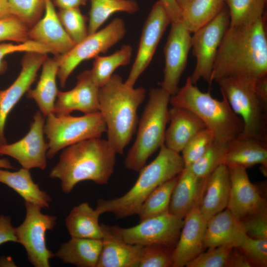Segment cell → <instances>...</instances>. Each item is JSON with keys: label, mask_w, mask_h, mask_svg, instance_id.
Segmentation results:
<instances>
[{"label": "cell", "mask_w": 267, "mask_h": 267, "mask_svg": "<svg viewBox=\"0 0 267 267\" xmlns=\"http://www.w3.org/2000/svg\"><path fill=\"white\" fill-rule=\"evenodd\" d=\"M6 0L7 1V0Z\"/></svg>", "instance_id": "obj_54"}, {"label": "cell", "mask_w": 267, "mask_h": 267, "mask_svg": "<svg viewBox=\"0 0 267 267\" xmlns=\"http://www.w3.org/2000/svg\"><path fill=\"white\" fill-rule=\"evenodd\" d=\"M190 0H176L178 5L180 9V10H181V9L183 7H184Z\"/></svg>", "instance_id": "obj_53"}, {"label": "cell", "mask_w": 267, "mask_h": 267, "mask_svg": "<svg viewBox=\"0 0 267 267\" xmlns=\"http://www.w3.org/2000/svg\"><path fill=\"white\" fill-rule=\"evenodd\" d=\"M225 164L246 169L260 164L265 174L267 168V141L240 137L230 140L227 142Z\"/></svg>", "instance_id": "obj_26"}, {"label": "cell", "mask_w": 267, "mask_h": 267, "mask_svg": "<svg viewBox=\"0 0 267 267\" xmlns=\"http://www.w3.org/2000/svg\"><path fill=\"white\" fill-rule=\"evenodd\" d=\"M15 267V264L10 257H1L0 258V267Z\"/></svg>", "instance_id": "obj_51"}, {"label": "cell", "mask_w": 267, "mask_h": 267, "mask_svg": "<svg viewBox=\"0 0 267 267\" xmlns=\"http://www.w3.org/2000/svg\"><path fill=\"white\" fill-rule=\"evenodd\" d=\"M267 0H224L231 26L249 24L265 14Z\"/></svg>", "instance_id": "obj_35"}, {"label": "cell", "mask_w": 267, "mask_h": 267, "mask_svg": "<svg viewBox=\"0 0 267 267\" xmlns=\"http://www.w3.org/2000/svg\"><path fill=\"white\" fill-rule=\"evenodd\" d=\"M216 82L222 95L243 121L238 137L267 141V101L257 93L256 82L236 77L223 78Z\"/></svg>", "instance_id": "obj_7"}, {"label": "cell", "mask_w": 267, "mask_h": 267, "mask_svg": "<svg viewBox=\"0 0 267 267\" xmlns=\"http://www.w3.org/2000/svg\"><path fill=\"white\" fill-rule=\"evenodd\" d=\"M101 247V239L71 237L61 244L55 256L78 267H96Z\"/></svg>", "instance_id": "obj_28"}, {"label": "cell", "mask_w": 267, "mask_h": 267, "mask_svg": "<svg viewBox=\"0 0 267 267\" xmlns=\"http://www.w3.org/2000/svg\"><path fill=\"white\" fill-rule=\"evenodd\" d=\"M44 13L29 28V39L53 50L54 55H62L76 44L68 35L59 19L52 0H45Z\"/></svg>", "instance_id": "obj_20"}, {"label": "cell", "mask_w": 267, "mask_h": 267, "mask_svg": "<svg viewBox=\"0 0 267 267\" xmlns=\"http://www.w3.org/2000/svg\"><path fill=\"white\" fill-rule=\"evenodd\" d=\"M146 93L143 87L127 86L117 74L99 88V112L106 124L107 140L117 154H123L132 139L138 122V109Z\"/></svg>", "instance_id": "obj_3"}, {"label": "cell", "mask_w": 267, "mask_h": 267, "mask_svg": "<svg viewBox=\"0 0 267 267\" xmlns=\"http://www.w3.org/2000/svg\"><path fill=\"white\" fill-rule=\"evenodd\" d=\"M57 14L64 30L74 43L81 42L89 35L87 18L80 7L60 9Z\"/></svg>", "instance_id": "obj_37"}, {"label": "cell", "mask_w": 267, "mask_h": 267, "mask_svg": "<svg viewBox=\"0 0 267 267\" xmlns=\"http://www.w3.org/2000/svg\"><path fill=\"white\" fill-rule=\"evenodd\" d=\"M0 168L13 169L14 167L8 159L6 158H1L0 159Z\"/></svg>", "instance_id": "obj_52"}, {"label": "cell", "mask_w": 267, "mask_h": 267, "mask_svg": "<svg viewBox=\"0 0 267 267\" xmlns=\"http://www.w3.org/2000/svg\"><path fill=\"white\" fill-rule=\"evenodd\" d=\"M58 68L56 55L53 58L47 56L42 64V73L36 88L27 92V97L35 101L44 117L52 113L54 109L58 92L56 83Z\"/></svg>", "instance_id": "obj_27"}, {"label": "cell", "mask_w": 267, "mask_h": 267, "mask_svg": "<svg viewBox=\"0 0 267 267\" xmlns=\"http://www.w3.org/2000/svg\"><path fill=\"white\" fill-rule=\"evenodd\" d=\"M227 167L230 190L227 209L240 220L267 209L266 201L250 181L246 169L236 165Z\"/></svg>", "instance_id": "obj_17"}, {"label": "cell", "mask_w": 267, "mask_h": 267, "mask_svg": "<svg viewBox=\"0 0 267 267\" xmlns=\"http://www.w3.org/2000/svg\"><path fill=\"white\" fill-rule=\"evenodd\" d=\"M0 168V182L12 188L25 201L31 202L42 208H48L51 202L50 196L40 189L33 180L29 170L22 168L15 172Z\"/></svg>", "instance_id": "obj_30"}, {"label": "cell", "mask_w": 267, "mask_h": 267, "mask_svg": "<svg viewBox=\"0 0 267 267\" xmlns=\"http://www.w3.org/2000/svg\"><path fill=\"white\" fill-rule=\"evenodd\" d=\"M246 234L255 239H267V209L241 220Z\"/></svg>", "instance_id": "obj_45"}, {"label": "cell", "mask_w": 267, "mask_h": 267, "mask_svg": "<svg viewBox=\"0 0 267 267\" xmlns=\"http://www.w3.org/2000/svg\"><path fill=\"white\" fill-rule=\"evenodd\" d=\"M116 154L107 139H86L63 149L49 177L61 181L65 194L70 193L78 183L85 180L106 184L113 173Z\"/></svg>", "instance_id": "obj_2"}, {"label": "cell", "mask_w": 267, "mask_h": 267, "mask_svg": "<svg viewBox=\"0 0 267 267\" xmlns=\"http://www.w3.org/2000/svg\"><path fill=\"white\" fill-rule=\"evenodd\" d=\"M102 247L96 267H138L142 246L126 243L101 224Z\"/></svg>", "instance_id": "obj_24"}, {"label": "cell", "mask_w": 267, "mask_h": 267, "mask_svg": "<svg viewBox=\"0 0 267 267\" xmlns=\"http://www.w3.org/2000/svg\"><path fill=\"white\" fill-rule=\"evenodd\" d=\"M205 181L206 179L199 178L185 167L177 177L169 212L183 219L188 212L200 200Z\"/></svg>", "instance_id": "obj_25"}, {"label": "cell", "mask_w": 267, "mask_h": 267, "mask_svg": "<svg viewBox=\"0 0 267 267\" xmlns=\"http://www.w3.org/2000/svg\"><path fill=\"white\" fill-rule=\"evenodd\" d=\"M11 14L29 28L41 18L44 10L45 0H7Z\"/></svg>", "instance_id": "obj_38"}, {"label": "cell", "mask_w": 267, "mask_h": 267, "mask_svg": "<svg viewBox=\"0 0 267 267\" xmlns=\"http://www.w3.org/2000/svg\"><path fill=\"white\" fill-rule=\"evenodd\" d=\"M8 242H17L15 227L9 216L0 215V245Z\"/></svg>", "instance_id": "obj_46"}, {"label": "cell", "mask_w": 267, "mask_h": 267, "mask_svg": "<svg viewBox=\"0 0 267 267\" xmlns=\"http://www.w3.org/2000/svg\"><path fill=\"white\" fill-rule=\"evenodd\" d=\"M236 247L252 267L267 266V239H255L246 235Z\"/></svg>", "instance_id": "obj_41"}, {"label": "cell", "mask_w": 267, "mask_h": 267, "mask_svg": "<svg viewBox=\"0 0 267 267\" xmlns=\"http://www.w3.org/2000/svg\"><path fill=\"white\" fill-rule=\"evenodd\" d=\"M100 214L84 202L74 206L65 219V225L71 237L101 239L102 228L99 223Z\"/></svg>", "instance_id": "obj_29"}, {"label": "cell", "mask_w": 267, "mask_h": 267, "mask_svg": "<svg viewBox=\"0 0 267 267\" xmlns=\"http://www.w3.org/2000/svg\"><path fill=\"white\" fill-rule=\"evenodd\" d=\"M170 125L166 130L164 144L180 153L196 134L207 129L205 124L193 112L182 107L169 109Z\"/></svg>", "instance_id": "obj_21"}, {"label": "cell", "mask_w": 267, "mask_h": 267, "mask_svg": "<svg viewBox=\"0 0 267 267\" xmlns=\"http://www.w3.org/2000/svg\"><path fill=\"white\" fill-rule=\"evenodd\" d=\"M177 177L159 185L149 195L138 212L140 221L169 212L171 198Z\"/></svg>", "instance_id": "obj_34"}, {"label": "cell", "mask_w": 267, "mask_h": 267, "mask_svg": "<svg viewBox=\"0 0 267 267\" xmlns=\"http://www.w3.org/2000/svg\"><path fill=\"white\" fill-rule=\"evenodd\" d=\"M18 52H38L44 54L54 52L50 48L35 41L28 40L24 42L14 44L2 43L0 44V75L7 69L6 62L3 58L7 55Z\"/></svg>", "instance_id": "obj_44"}, {"label": "cell", "mask_w": 267, "mask_h": 267, "mask_svg": "<svg viewBox=\"0 0 267 267\" xmlns=\"http://www.w3.org/2000/svg\"><path fill=\"white\" fill-rule=\"evenodd\" d=\"M171 20L158 0L153 5L144 24L134 61L125 84L131 88L150 63L158 44Z\"/></svg>", "instance_id": "obj_13"}, {"label": "cell", "mask_w": 267, "mask_h": 267, "mask_svg": "<svg viewBox=\"0 0 267 267\" xmlns=\"http://www.w3.org/2000/svg\"><path fill=\"white\" fill-rule=\"evenodd\" d=\"M266 17L247 24L229 26L214 64L211 81L226 77L254 82L267 78Z\"/></svg>", "instance_id": "obj_1"}, {"label": "cell", "mask_w": 267, "mask_h": 267, "mask_svg": "<svg viewBox=\"0 0 267 267\" xmlns=\"http://www.w3.org/2000/svg\"><path fill=\"white\" fill-rule=\"evenodd\" d=\"M29 28L17 17L11 15L0 19V42L17 43L29 40Z\"/></svg>", "instance_id": "obj_43"}, {"label": "cell", "mask_w": 267, "mask_h": 267, "mask_svg": "<svg viewBox=\"0 0 267 267\" xmlns=\"http://www.w3.org/2000/svg\"><path fill=\"white\" fill-rule=\"evenodd\" d=\"M89 0H52L54 5L60 9L80 7L86 4Z\"/></svg>", "instance_id": "obj_49"}, {"label": "cell", "mask_w": 267, "mask_h": 267, "mask_svg": "<svg viewBox=\"0 0 267 267\" xmlns=\"http://www.w3.org/2000/svg\"><path fill=\"white\" fill-rule=\"evenodd\" d=\"M99 87L92 78L89 70L77 77L75 87L66 91H58L53 112L56 115L79 111L84 114L99 112Z\"/></svg>", "instance_id": "obj_19"}, {"label": "cell", "mask_w": 267, "mask_h": 267, "mask_svg": "<svg viewBox=\"0 0 267 267\" xmlns=\"http://www.w3.org/2000/svg\"><path fill=\"white\" fill-rule=\"evenodd\" d=\"M224 4V0H191L181 9L180 20L193 33L215 18Z\"/></svg>", "instance_id": "obj_31"}, {"label": "cell", "mask_w": 267, "mask_h": 267, "mask_svg": "<svg viewBox=\"0 0 267 267\" xmlns=\"http://www.w3.org/2000/svg\"><path fill=\"white\" fill-rule=\"evenodd\" d=\"M171 26L164 48L165 67L160 85L171 96L179 88V80L191 49V33L181 20L172 22Z\"/></svg>", "instance_id": "obj_14"}, {"label": "cell", "mask_w": 267, "mask_h": 267, "mask_svg": "<svg viewBox=\"0 0 267 267\" xmlns=\"http://www.w3.org/2000/svg\"><path fill=\"white\" fill-rule=\"evenodd\" d=\"M200 200L183 219V224L173 252V267L186 266L204 249V241L207 221L199 210Z\"/></svg>", "instance_id": "obj_18"}, {"label": "cell", "mask_w": 267, "mask_h": 267, "mask_svg": "<svg viewBox=\"0 0 267 267\" xmlns=\"http://www.w3.org/2000/svg\"><path fill=\"white\" fill-rule=\"evenodd\" d=\"M7 1L6 0H0V19L11 15Z\"/></svg>", "instance_id": "obj_50"}, {"label": "cell", "mask_w": 267, "mask_h": 267, "mask_svg": "<svg viewBox=\"0 0 267 267\" xmlns=\"http://www.w3.org/2000/svg\"><path fill=\"white\" fill-rule=\"evenodd\" d=\"M174 249L158 244L142 246L138 267H173Z\"/></svg>", "instance_id": "obj_39"}, {"label": "cell", "mask_w": 267, "mask_h": 267, "mask_svg": "<svg viewBox=\"0 0 267 267\" xmlns=\"http://www.w3.org/2000/svg\"><path fill=\"white\" fill-rule=\"evenodd\" d=\"M246 235L241 220L226 208L207 221L204 247H236Z\"/></svg>", "instance_id": "obj_22"}, {"label": "cell", "mask_w": 267, "mask_h": 267, "mask_svg": "<svg viewBox=\"0 0 267 267\" xmlns=\"http://www.w3.org/2000/svg\"><path fill=\"white\" fill-rule=\"evenodd\" d=\"M156 158L139 171L133 186L120 197L99 199L96 209L100 214L110 213L117 219L137 215L149 195L162 183L178 176L185 168L181 155L163 144Z\"/></svg>", "instance_id": "obj_4"}, {"label": "cell", "mask_w": 267, "mask_h": 267, "mask_svg": "<svg viewBox=\"0 0 267 267\" xmlns=\"http://www.w3.org/2000/svg\"><path fill=\"white\" fill-rule=\"evenodd\" d=\"M251 267V264L244 254L237 247H233L229 255L227 267Z\"/></svg>", "instance_id": "obj_47"}, {"label": "cell", "mask_w": 267, "mask_h": 267, "mask_svg": "<svg viewBox=\"0 0 267 267\" xmlns=\"http://www.w3.org/2000/svg\"><path fill=\"white\" fill-rule=\"evenodd\" d=\"M222 96V99L219 100L209 92L201 91L188 77L184 86L171 96L170 104L191 111L213 133L216 141L228 142L240 135L244 123Z\"/></svg>", "instance_id": "obj_5"}, {"label": "cell", "mask_w": 267, "mask_h": 267, "mask_svg": "<svg viewBox=\"0 0 267 267\" xmlns=\"http://www.w3.org/2000/svg\"><path fill=\"white\" fill-rule=\"evenodd\" d=\"M228 10L224 7L209 23L193 33L191 36V48L196 62L189 77L196 85L203 79L210 85L214 64L224 35L229 26Z\"/></svg>", "instance_id": "obj_12"}, {"label": "cell", "mask_w": 267, "mask_h": 267, "mask_svg": "<svg viewBox=\"0 0 267 267\" xmlns=\"http://www.w3.org/2000/svg\"><path fill=\"white\" fill-rule=\"evenodd\" d=\"M88 34H93L114 13L123 12L133 14L139 9L135 0H89Z\"/></svg>", "instance_id": "obj_32"}, {"label": "cell", "mask_w": 267, "mask_h": 267, "mask_svg": "<svg viewBox=\"0 0 267 267\" xmlns=\"http://www.w3.org/2000/svg\"><path fill=\"white\" fill-rule=\"evenodd\" d=\"M133 48L130 44H124L119 49L107 56L94 57L92 68L89 70L92 79L99 87L103 86L119 67L129 65L132 60Z\"/></svg>", "instance_id": "obj_33"}, {"label": "cell", "mask_w": 267, "mask_h": 267, "mask_svg": "<svg viewBox=\"0 0 267 267\" xmlns=\"http://www.w3.org/2000/svg\"><path fill=\"white\" fill-rule=\"evenodd\" d=\"M227 142L215 141L206 152L188 168L196 176L206 179L220 165L225 164Z\"/></svg>", "instance_id": "obj_36"}, {"label": "cell", "mask_w": 267, "mask_h": 267, "mask_svg": "<svg viewBox=\"0 0 267 267\" xmlns=\"http://www.w3.org/2000/svg\"><path fill=\"white\" fill-rule=\"evenodd\" d=\"M47 56V54L26 52L22 59L18 76L8 88L0 90V146L7 143L4 128L9 114L30 89Z\"/></svg>", "instance_id": "obj_16"}, {"label": "cell", "mask_w": 267, "mask_h": 267, "mask_svg": "<svg viewBox=\"0 0 267 267\" xmlns=\"http://www.w3.org/2000/svg\"><path fill=\"white\" fill-rule=\"evenodd\" d=\"M126 33L124 20L116 17L103 29L89 34L67 53L57 55L59 63L57 77L60 86L64 87L69 76L81 63L106 52L118 43Z\"/></svg>", "instance_id": "obj_9"}, {"label": "cell", "mask_w": 267, "mask_h": 267, "mask_svg": "<svg viewBox=\"0 0 267 267\" xmlns=\"http://www.w3.org/2000/svg\"><path fill=\"white\" fill-rule=\"evenodd\" d=\"M168 13L172 22L181 20V10L176 0H159Z\"/></svg>", "instance_id": "obj_48"}, {"label": "cell", "mask_w": 267, "mask_h": 267, "mask_svg": "<svg viewBox=\"0 0 267 267\" xmlns=\"http://www.w3.org/2000/svg\"><path fill=\"white\" fill-rule=\"evenodd\" d=\"M44 134L48 140L47 158L52 159L61 150L80 141L101 137L106 126L99 112L75 117L70 114L47 116Z\"/></svg>", "instance_id": "obj_8"}, {"label": "cell", "mask_w": 267, "mask_h": 267, "mask_svg": "<svg viewBox=\"0 0 267 267\" xmlns=\"http://www.w3.org/2000/svg\"><path fill=\"white\" fill-rule=\"evenodd\" d=\"M170 97L162 88L150 89L138 122L135 139L125 158V166L128 170L139 172L148 158L164 144Z\"/></svg>", "instance_id": "obj_6"}, {"label": "cell", "mask_w": 267, "mask_h": 267, "mask_svg": "<svg viewBox=\"0 0 267 267\" xmlns=\"http://www.w3.org/2000/svg\"><path fill=\"white\" fill-rule=\"evenodd\" d=\"M26 216L23 222L15 227L17 242L25 248L29 262L35 267H49L55 256L46 244V233L56 224L57 217L42 213V207L25 201Z\"/></svg>", "instance_id": "obj_10"}, {"label": "cell", "mask_w": 267, "mask_h": 267, "mask_svg": "<svg viewBox=\"0 0 267 267\" xmlns=\"http://www.w3.org/2000/svg\"><path fill=\"white\" fill-rule=\"evenodd\" d=\"M215 141L213 133L207 128L196 134L181 152L185 167L199 159Z\"/></svg>", "instance_id": "obj_40"}, {"label": "cell", "mask_w": 267, "mask_h": 267, "mask_svg": "<svg viewBox=\"0 0 267 267\" xmlns=\"http://www.w3.org/2000/svg\"><path fill=\"white\" fill-rule=\"evenodd\" d=\"M233 247L220 246L208 249L189 262L187 267H227L230 252Z\"/></svg>", "instance_id": "obj_42"}, {"label": "cell", "mask_w": 267, "mask_h": 267, "mask_svg": "<svg viewBox=\"0 0 267 267\" xmlns=\"http://www.w3.org/2000/svg\"><path fill=\"white\" fill-rule=\"evenodd\" d=\"M44 116L40 111L34 115L28 133L19 140L0 146V156L15 160L23 168L44 170L47 165L48 144L44 138Z\"/></svg>", "instance_id": "obj_15"}, {"label": "cell", "mask_w": 267, "mask_h": 267, "mask_svg": "<svg viewBox=\"0 0 267 267\" xmlns=\"http://www.w3.org/2000/svg\"><path fill=\"white\" fill-rule=\"evenodd\" d=\"M183 222V219L167 212L128 228L107 226L114 235L128 244L141 246L158 244L174 248Z\"/></svg>", "instance_id": "obj_11"}, {"label": "cell", "mask_w": 267, "mask_h": 267, "mask_svg": "<svg viewBox=\"0 0 267 267\" xmlns=\"http://www.w3.org/2000/svg\"><path fill=\"white\" fill-rule=\"evenodd\" d=\"M230 179L227 166L218 167L206 178L199 210L208 221L212 217L227 208L229 199Z\"/></svg>", "instance_id": "obj_23"}]
</instances>
